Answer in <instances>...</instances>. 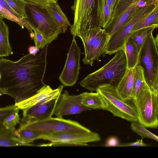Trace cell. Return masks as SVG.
<instances>
[{
  "label": "cell",
  "instance_id": "19",
  "mask_svg": "<svg viewBox=\"0 0 158 158\" xmlns=\"http://www.w3.org/2000/svg\"><path fill=\"white\" fill-rule=\"evenodd\" d=\"M81 103L85 106L93 109L105 110V105L99 94L96 92H84L81 94Z\"/></svg>",
  "mask_w": 158,
  "mask_h": 158
},
{
  "label": "cell",
  "instance_id": "37",
  "mask_svg": "<svg viewBox=\"0 0 158 158\" xmlns=\"http://www.w3.org/2000/svg\"><path fill=\"white\" fill-rule=\"evenodd\" d=\"M158 4V0H140L138 2L137 7L140 8L152 4Z\"/></svg>",
  "mask_w": 158,
  "mask_h": 158
},
{
  "label": "cell",
  "instance_id": "3",
  "mask_svg": "<svg viewBox=\"0 0 158 158\" xmlns=\"http://www.w3.org/2000/svg\"><path fill=\"white\" fill-rule=\"evenodd\" d=\"M25 11L27 17L24 19L33 30L42 34L49 44L62 33L60 24L46 6L26 2Z\"/></svg>",
  "mask_w": 158,
  "mask_h": 158
},
{
  "label": "cell",
  "instance_id": "33",
  "mask_svg": "<svg viewBox=\"0 0 158 158\" xmlns=\"http://www.w3.org/2000/svg\"><path fill=\"white\" fill-rule=\"evenodd\" d=\"M19 109L14 105H11L0 108V122H2L4 119L9 115L16 110Z\"/></svg>",
  "mask_w": 158,
  "mask_h": 158
},
{
  "label": "cell",
  "instance_id": "5",
  "mask_svg": "<svg viewBox=\"0 0 158 158\" xmlns=\"http://www.w3.org/2000/svg\"><path fill=\"white\" fill-rule=\"evenodd\" d=\"M73 23L69 29L73 36L99 27L97 18V0H74L71 7Z\"/></svg>",
  "mask_w": 158,
  "mask_h": 158
},
{
  "label": "cell",
  "instance_id": "40",
  "mask_svg": "<svg viewBox=\"0 0 158 158\" xmlns=\"http://www.w3.org/2000/svg\"><path fill=\"white\" fill-rule=\"evenodd\" d=\"M0 4L4 7L6 8L7 9L9 10L12 13H13V14H14L16 16H17V15L13 12V11L11 10L9 6L8 5V4L6 3V2L4 0H0Z\"/></svg>",
  "mask_w": 158,
  "mask_h": 158
},
{
  "label": "cell",
  "instance_id": "14",
  "mask_svg": "<svg viewBox=\"0 0 158 158\" xmlns=\"http://www.w3.org/2000/svg\"><path fill=\"white\" fill-rule=\"evenodd\" d=\"M63 88V85L53 89L49 86L45 85L35 94L20 102L15 103L19 109L23 110L37 104L48 97L56 94H60Z\"/></svg>",
  "mask_w": 158,
  "mask_h": 158
},
{
  "label": "cell",
  "instance_id": "39",
  "mask_svg": "<svg viewBox=\"0 0 158 158\" xmlns=\"http://www.w3.org/2000/svg\"><path fill=\"white\" fill-rule=\"evenodd\" d=\"M40 49L38 48L35 46H31L29 47L28 48V51L29 53L35 56L37 53L39 52Z\"/></svg>",
  "mask_w": 158,
  "mask_h": 158
},
{
  "label": "cell",
  "instance_id": "25",
  "mask_svg": "<svg viewBox=\"0 0 158 158\" xmlns=\"http://www.w3.org/2000/svg\"><path fill=\"white\" fill-rule=\"evenodd\" d=\"M102 29L100 27H96L86 31L78 36L83 42L85 56L90 51L93 44Z\"/></svg>",
  "mask_w": 158,
  "mask_h": 158
},
{
  "label": "cell",
  "instance_id": "38",
  "mask_svg": "<svg viewBox=\"0 0 158 158\" xmlns=\"http://www.w3.org/2000/svg\"><path fill=\"white\" fill-rule=\"evenodd\" d=\"M118 0H106L111 13H112L114 9Z\"/></svg>",
  "mask_w": 158,
  "mask_h": 158
},
{
  "label": "cell",
  "instance_id": "32",
  "mask_svg": "<svg viewBox=\"0 0 158 158\" xmlns=\"http://www.w3.org/2000/svg\"><path fill=\"white\" fill-rule=\"evenodd\" d=\"M33 37L35 46L39 49H41L49 42L44 36L37 31L33 30Z\"/></svg>",
  "mask_w": 158,
  "mask_h": 158
},
{
  "label": "cell",
  "instance_id": "23",
  "mask_svg": "<svg viewBox=\"0 0 158 158\" xmlns=\"http://www.w3.org/2000/svg\"><path fill=\"white\" fill-rule=\"evenodd\" d=\"M158 27L155 25L150 26L130 33L129 35L135 42L139 53L146 39L152 34L153 31Z\"/></svg>",
  "mask_w": 158,
  "mask_h": 158
},
{
  "label": "cell",
  "instance_id": "30",
  "mask_svg": "<svg viewBox=\"0 0 158 158\" xmlns=\"http://www.w3.org/2000/svg\"><path fill=\"white\" fill-rule=\"evenodd\" d=\"M132 130L140 135L142 138H146L158 141V136L147 130L146 127L138 122H132L131 125Z\"/></svg>",
  "mask_w": 158,
  "mask_h": 158
},
{
  "label": "cell",
  "instance_id": "17",
  "mask_svg": "<svg viewBox=\"0 0 158 158\" xmlns=\"http://www.w3.org/2000/svg\"><path fill=\"white\" fill-rule=\"evenodd\" d=\"M124 52L127 69H134L139 63L140 53L135 42L129 35L126 40Z\"/></svg>",
  "mask_w": 158,
  "mask_h": 158
},
{
  "label": "cell",
  "instance_id": "36",
  "mask_svg": "<svg viewBox=\"0 0 158 158\" xmlns=\"http://www.w3.org/2000/svg\"><path fill=\"white\" fill-rule=\"evenodd\" d=\"M148 145L143 142V138L141 139H138L134 142L121 143L119 146H148Z\"/></svg>",
  "mask_w": 158,
  "mask_h": 158
},
{
  "label": "cell",
  "instance_id": "4",
  "mask_svg": "<svg viewBox=\"0 0 158 158\" xmlns=\"http://www.w3.org/2000/svg\"><path fill=\"white\" fill-rule=\"evenodd\" d=\"M158 37L153 34L145 40L141 49L139 64L143 69L146 82L151 91L158 94Z\"/></svg>",
  "mask_w": 158,
  "mask_h": 158
},
{
  "label": "cell",
  "instance_id": "20",
  "mask_svg": "<svg viewBox=\"0 0 158 158\" xmlns=\"http://www.w3.org/2000/svg\"><path fill=\"white\" fill-rule=\"evenodd\" d=\"M146 89H150L146 81L143 69L142 67L138 64L134 69L133 87L132 93V100L141 91Z\"/></svg>",
  "mask_w": 158,
  "mask_h": 158
},
{
  "label": "cell",
  "instance_id": "35",
  "mask_svg": "<svg viewBox=\"0 0 158 158\" xmlns=\"http://www.w3.org/2000/svg\"><path fill=\"white\" fill-rule=\"evenodd\" d=\"M121 143L119 139L116 136H113L108 137L105 143V146L106 147L119 146Z\"/></svg>",
  "mask_w": 158,
  "mask_h": 158
},
{
  "label": "cell",
  "instance_id": "24",
  "mask_svg": "<svg viewBox=\"0 0 158 158\" xmlns=\"http://www.w3.org/2000/svg\"><path fill=\"white\" fill-rule=\"evenodd\" d=\"M58 23L61 28L62 33H65L69 26L71 25L65 14L57 3L49 4L46 6Z\"/></svg>",
  "mask_w": 158,
  "mask_h": 158
},
{
  "label": "cell",
  "instance_id": "44",
  "mask_svg": "<svg viewBox=\"0 0 158 158\" xmlns=\"http://www.w3.org/2000/svg\"><path fill=\"white\" fill-rule=\"evenodd\" d=\"M1 74H0V79H1Z\"/></svg>",
  "mask_w": 158,
  "mask_h": 158
},
{
  "label": "cell",
  "instance_id": "43",
  "mask_svg": "<svg viewBox=\"0 0 158 158\" xmlns=\"http://www.w3.org/2000/svg\"><path fill=\"white\" fill-rule=\"evenodd\" d=\"M0 18H3L0 15Z\"/></svg>",
  "mask_w": 158,
  "mask_h": 158
},
{
  "label": "cell",
  "instance_id": "42",
  "mask_svg": "<svg viewBox=\"0 0 158 158\" xmlns=\"http://www.w3.org/2000/svg\"><path fill=\"white\" fill-rule=\"evenodd\" d=\"M2 94H3V93L2 92L0 91V96H1Z\"/></svg>",
  "mask_w": 158,
  "mask_h": 158
},
{
  "label": "cell",
  "instance_id": "26",
  "mask_svg": "<svg viewBox=\"0 0 158 158\" xmlns=\"http://www.w3.org/2000/svg\"><path fill=\"white\" fill-rule=\"evenodd\" d=\"M153 25L158 26V4L151 12L138 21L131 32Z\"/></svg>",
  "mask_w": 158,
  "mask_h": 158
},
{
  "label": "cell",
  "instance_id": "1",
  "mask_svg": "<svg viewBox=\"0 0 158 158\" xmlns=\"http://www.w3.org/2000/svg\"><path fill=\"white\" fill-rule=\"evenodd\" d=\"M48 44L35 56L29 53L16 61L0 58V91L13 98L15 103L35 95L46 85Z\"/></svg>",
  "mask_w": 158,
  "mask_h": 158
},
{
  "label": "cell",
  "instance_id": "12",
  "mask_svg": "<svg viewBox=\"0 0 158 158\" xmlns=\"http://www.w3.org/2000/svg\"><path fill=\"white\" fill-rule=\"evenodd\" d=\"M81 94L70 95L65 90L58 98L54 114L58 117L79 114L82 112L92 110L83 105L81 103Z\"/></svg>",
  "mask_w": 158,
  "mask_h": 158
},
{
  "label": "cell",
  "instance_id": "8",
  "mask_svg": "<svg viewBox=\"0 0 158 158\" xmlns=\"http://www.w3.org/2000/svg\"><path fill=\"white\" fill-rule=\"evenodd\" d=\"M19 127L39 131L42 134L62 132H88L91 131L78 122L62 117H52L29 123Z\"/></svg>",
  "mask_w": 158,
  "mask_h": 158
},
{
  "label": "cell",
  "instance_id": "6",
  "mask_svg": "<svg viewBox=\"0 0 158 158\" xmlns=\"http://www.w3.org/2000/svg\"><path fill=\"white\" fill-rule=\"evenodd\" d=\"M96 91L101 96L105 105V110L114 116L131 122H138L134 105L123 99L118 94L116 86L110 84L100 86Z\"/></svg>",
  "mask_w": 158,
  "mask_h": 158
},
{
  "label": "cell",
  "instance_id": "11",
  "mask_svg": "<svg viewBox=\"0 0 158 158\" xmlns=\"http://www.w3.org/2000/svg\"><path fill=\"white\" fill-rule=\"evenodd\" d=\"M60 94L51 96L36 105L23 110V117L20 126L52 117L53 114L58 98Z\"/></svg>",
  "mask_w": 158,
  "mask_h": 158
},
{
  "label": "cell",
  "instance_id": "7",
  "mask_svg": "<svg viewBox=\"0 0 158 158\" xmlns=\"http://www.w3.org/2000/svg\"><path fill=\"white\" fill-rule=\"evenodd\" d=\"M138 122L146 127L157 128L158 126V94L150 89L141 91L133 100Z\"/></svg>",
  "mask_w": 158,
  "mask_h": 158
},
{
  "label": "cell",
  "instance_id": "34",
  "mask_svg": "<svg viewBox=\"0 0 158 158\" xmlns=\"http://www.w3.org/2000/svg\"><path fill=\"white\" fill-rule=\"evenodd\" d=\"M26 2L30 3L41 6L48 5L58 2V0H24Z\"/></svg>",
  "mask_w": 158,
  "mask_h": 158
},
{
  "label": "cell",
  "instance_id": "10",
  "mask_svg": "<svg viewBox=\"0 0 158 158\" xmlns=\"http://www.w3.org/2000/svg\"><path fill=\"white\" fill-rule=\"evenodd\" d=\"M75 37L73 36L64 68L59 77L61 83L65 86L74 85L79 73L81 50Z\"/></svg>",
  "mask_w": 158,
  "mask_h": 158
},
{
  "label": "cell",
  "instance_id": "2",
  "mask_svg": "<svg viewBox=\"0 0 158 158\" xmlns=\"http://www.w3.org/2000/svg\"><path fill=\"white\" fill-rule=\"evenodd\" d=\"M127 69L125 52L124 51L120 50L106 64L88 75L79 82V84L90 92L96 91L98 87L105 84L116 86Z\"/></svg>",
  "mask_w": 158,
  "mask_h": 158
},
{
  "label": "cell",
  "instance_id": "16",
  "mask_svg": "<svg viewBox=\"0 0 158 158\" xmlns=\"http://www.w3.org/2000/svg\"><path fill=\"white\" fill-rule=\"evenodd\" d=\"M134 75V69H127L123 76L116 86L118 94L126 101L129 102L132 100Z\"/></svg>",
  "mask_w": 158,
  "mask_h": 158
},
{
  "label": "cell",
  "instance_id": "21",
  "mask_svg": "<svg viewBox=\"0 0 158 158\" xmlns=\"http://www.w3.org/2000/svg\"><path fill=\"white\" fill-rule=\"evenodd\" d=\"M14 134L21 141L30 143L35 140L40 139L42 133L36 130L19 127L18 129L14 131Z\"/></svg>",
  "mask_w": 158,
  "mask_h": 158
},
{
  "label": "cell",
  "instance_id": "15",
  "mask_svg": "<svg viewBox=\"0 0 158 158\" xmlns=\"http://www.w3.org/2000/svg\"><path fill=\"white\" fill-rule=\"evenodd\" d=\"M139 1L136 0L127 9L110 21L103 29L108 34L110 38L125 24L137 10L140 9L137 7V4Z\"/></svg>",
  "mask_w": 158,
  "mask_h": 158
},
{
  "label": "cell",
  "instance_id": "18",
  "mask_svg": "<svg viewBox=\"0 0 158 158\" xmlns=\"http://www.w3.org/2000/svg\"><path fill=\"white\" fill-rule=\"evenodd\" d=\"M3 19L0 18V58L13 53L9 40V28Z\"/></svg>",
  "mask_w": 158,
  "mask_h": 158
},
{
  "label": "cell",
  "instance_id": "31",
  "mask_svg": "<svg viewBox=\"0 0 158 158\" xmlns=\"http://www.w3.org/2000/svg\"><path fill=\"white\" fill-rule=\"evenodd\" d=\"M19 110L18 109L12 112L3 120L2 124L6 129L15 130V127L17 124H20Z\"/></svg>",
  "mask_w": 158,
  "mask_h": 158
},
{
  "label": "cell",
  "instance_id": "22",
  "mask_svg": "<svg viewBox=\"0 0 158 158\" xmlns=\"http://www.w3.org/2000/svg\"><path fill=\"white\" fill-rule=\"evenodd\" d=\"M97 11L99 27L104 29L110 20L112 14L106 0H97Z\"/></svg>",
  "mask_w": 158,
  "mask_h": 158
},
{
  "label": "cell",
  "instance_id": "29",
  "mask_svg": "<svg viewBox=\"0 0 158 158\" xmlns=\"http://www.w3.org/2000/svg\"><path fill=\"white\" fill-rule=\"evenodd\" d=\"M19 18L24 19L27 17L25 11L26 2L24 0H4Z\"/></svg>",
  "mask_w": 158,
  "mask_h": 158
},
{
  "label": "cell",
  "instance_id": "9",
  "mask_svg": "<svg viewBox=\"0 0 158 158\" xmlns=\"http://www.w3.org/2000/svg\"><path fill=\"white\" fill-rule=\"evenodd\" d=\"M40 139L49 141L48 144L40 146H87V143L100 141L99 134L90 131L88 132H62L42 134Z\"/></svg>",
  "mask_w": 158,
  "mask_h": 158
},
{
  "label": "cell",
  "instance_id": "28",
  "mask_svg": "<svg viewBox=\"0 0 158 158\" xmlns=\"http://www.w3.org/2000/svg\"><path fill=\"white\" fill-rule=\"evenodd\" d=\"M0 14L2 17L13 22H15L22 27H25L29 31L31 37H33V31L30 26L24 19L20 18L12 13L9 10L0 4Z\"/></svg>",
  "mask_w": 158,
  "mask_h": 158
},
{
  "label": "cell",
  "instance_id": "13",
  "mask_svg": "<svg viewBox=\"0 0 158 158\" xmlns=\"http://www.w3.org/2000/svg\"><path fill=\"white\" fill-rule=\"evenodd\" d=\"M109 38L108 34L103 29L93 44L90 51L82 59L83 63L92 66L95 61H100L99 58L103 55Z\"/></svg>",
  "mask_w": 158,
  "mask_h": 158
},
{
  "label": "cell",
  "instance_id": "27",
  "mask_svg": "<svg viewBox=\"0 0 158 158\" xmlns=\"http://www.w3.org/2000/svg\"><path fill=\"white\" fill-rule=\"evenodd\" d=\"M15 130H10L7 132L0 135V147L34 146L35 145L34 144L31 143H26L19 140L14 135V132Z\"/></svg>",
  "mask_w": 158,
  "mask_h": 158
},
{
  "label": "cell",
  "instance_id": "41",
  "mask_svg": "<svg viewBox=\"0 0 158 158\" xmlns=\"http://www.w3.org/2000/svg\"><path fill=\"white\" fill-rule=\"evenodd\" d=\"M10 130L6 129L3 126L2 122H0V135L6 133Z\"/></svg>",
  "mask_w": 158,
  "mask_h": 158
}]
</instances>
